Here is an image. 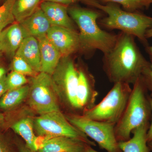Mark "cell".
I'll list each match as a JSON object with an SVG mask.
<instances>
[{"label":"cell","instance_id":"6da1fadb","mask_svg":"<svg viewBox=\"0 0 152 152\" xmlns=\"http://www.w3.org/2000/svg\"><path fill=\"white\" fill-rule=\"evenodd\" d=\"M103 69L111 83L133 85L144 70L152 65L145 58L135 41V37L121 32L110 51L104 55Z\"/></svg>","mask_w":152,"mask_h":152},{"label":"cell","instance_id":"7a4b0ae2","mask_svg":"<svg viewBox=\"0 0 152 152\" xmlns=\"http://www.w3.org/2000/svg\"><path fill=\"white\" fill-rule=\"evenodd\" d=\"M68 11L79 30L81 51L91 53L99 50L104 55L111 50L118 34L107 32L98 26L101 13L77 6L68 7Z\"/></svg>","mask_w":152,"mask_h":152},{"label":"cell","instance_id":"3957f363","mask_svg":"<svg viewBox=\"0 0 152 152\" xmlns=\"http://www.w3.org/2000/svg\"><path fill=\"white\" fill-rule=\"evenodd\" d=\"M83 1L107 15V17L98 23L101 27L107 29L119 30L137 38L145 47L148 45L145 34L148 30L152 28V17L140 13L123 10L113 3L104 5L96 0Z\"/></svg>","mask_w":152,"mask_h":152},{"label":"cell","instance_id":"277c9868","mask_svg":"<svg viewBox=\"0 0 152 152\" xmlns=\"http://www.w3.org/2000/svg\"><path fill=\"white\" fill-rule=\"evenodd\" d=\"M133 86L124 111L115 126V135L118 142L129 140L134 130L151 122L150 96L141 76Z\"/></svg>","mask_w":152,"mask_h":152},{"label":"cell","instance_id":"5b68a950","mask_svg":"<svg viewBox=\"0 0 152 152\" xmlns=\"http://www.w3.org/2000/svg\"><path fill=\"white\" fill-rule=\"evenodd\" d=\"M132 91L130 85L114 83L100 102L83 115L98 121L116 124L124 111Z\"/></svg>","mask_w":152,"mask_h":152},{"label":"cell","instance_id":"8992f818","mask_svg":"<svg viewBox=\"0 0 152 152\" xmlns=\"http://www.w3.org/2000/svg\"><path fill=\"white\" fill-rule=\"evenodd\" d=\"M28 102L31 108L39 115L61 110L58 96L51 76L39 73L31 77Z\"/></svg>","mask_w":152,"mask_h":152},{"label":"cell","instance_id":"52a82bcc","mask_svg":"<svg viewBox=\"0 0 152 152\" xmlns=\"http://www.w3.org/2000/svg\"><path fill=\"white\" fill-rule=\"evenodd\" d=\"M74 126L98 144L107 152H122L115 135V125L98 121L83 115L68 114L65 115Z\"/></svg>","mask_w":152,"mask_h":152},{"label":"cell","instance_id":"ba28073f","mask_svg":"<svg viewBox=\"0 0 152 152\" xmlns=\"http://www.w3.org/2000/svg\"><path fill=\"white\" fill-rule=\"evenodd\" d=\"M60 100L70 110L78 111L76 102L78 72L71 56L62 57L51 75Z\"/></svg>","mask_w":152,"mask_h":152},{"label":"cell","instance_id":"9c48e42d","mask_svg":"<svg viewBox=\"0 0 152 152\" xmlns=\"http://www.w3.org/2000/svg\"><path fill=\"white\" fill-rule=\"evenodd\" d=\"M34 129L37 136L50 139L66 136L80 139L91 146H96L83 133L72 124L61 110L40 115L33 120Z\"/></svg>","mask_w":152,"mask_h":152},{"label":"cell","instance_id":"30bf717a","mask_svg":"<svg viewBox=\"0 0 152 152\" xmlns=\"http://www.w3.org/2000/svg\"><path fill=\"white\" fill-rule=\"evenodd\" d=\"M78 72L76 102L78 110L82 115L96 105L99 93L96 89L95 77L88 69L83 67L77 68Z\"/></svg>","mask_w":152,"mask_h":152},{"label":"cell","instance_id":"8fae6325","mask_svg":"<svg viewBox=\"0 0 152 152\" xmlns=\"http://www.w3.org/2000/svg\"><path fill=\"white\" fill-rule=\"evenodd\" d=\"M47 37L62 57L69 56L81 50L80 35L77 31L52 26Z\"/></svg>","mask_w":152,"mask_h":152},{"label":"cell","instance_id":"7c38bea8","mask_svg":"<svg viewBox=\"0 0 152 152\" xmlns=\"http://www.w3.org/2000/svg\"><path fill=\"white\" fill-rule=\"evenodd\" d=\"M28 37L19 23H14L0 33V53L12 59L24 39Z\"/></svg>","mask_w":152,"mask_h":152},{"label":"cell","instance_id":"4fadbf2b","mask_svg":"<svg viewBox=\"0 0 152 152\" xmlns=\"http://www.w3.org/2000/svg\"><path fill=\"white\" fill-rule=\"evenodd\" d=\"M40 7L52 26L77 31V25L68 13V6L53 2L43 1Z\"/></svg>","mask_w":152,"mask_h":152},{"label":"cell","instance_id":"5bb4252c","mask_svg":"<svg viewBox=\"0 0 152 152\" xmlns=\"http://www.w3.org/2000/svg\"><path fill=\"white\" fill-rule=\"evenodd\" d=\"M90 145L80 139L60 136L48 140L38 152H84Z\"/></svg>","mask_w":152,"mask_h":152},{"label":"cell","instance_id":"9a60e30c","mask_svg":"<svg viewBox=\"0 0 152 152\" xmlns=\"http://www.w3.org/2000/svg\"><path fill=\"white\" fill-rule=\"evenodd\" d=\"M39 45L41 61V72L51 76L61 58V53L47 35L37 38Z\"/></svg>","mask_w":152,"mask_h":152},{"label":"cell","instance_id":"2e32d148","mask_svg":"<svg viewBox=\"0 0 152 152\" xmlns=\"http://www.w3.org/2000/svg\"><path fill=\"white\" fill-rule=\"evenodd\" d=\"M20 24L27 37L37 39L47 35L52 26L40 7L31 15Z\"/></svg>","mask_w":152,"mask_h":152},{"label":"cell","instance_id":"e0dca14e","mask_svg":"<svg viewBox=\"0 0 152 152\" xmlns=\"http://www.w3.org/2000/svg\"><path fill=\"white\" fill-rule=\"evenodd\" d=\"M15 55L23 58L36 72H41L40 51L37 38L33 37L25 38Z\"/></svg>","mask_w":152,"mask_h":152},{"label":"cell","instance_id":"ac0fdd59","mask_svg":"<svg viewBox=\"0 0 152 152\" xmlns=\"http://www.w3.org/2000/svg\"><path fill=\"white\" fill-rule=\"evenodd\" d=\"M150 123L144 124L132 132L133 136L126 141L118 142L122 152H151L147 141V132Z\"/></svg>","mask_w":152,"mask_h":152},{"label":"cell","instance_id":"d6986e66","mask_svg":"<svg viewBox=\"0 0 152 152\" xmlns=\"http://www.w3.org/2000/svg\"><path fill=\"white\" fill-rule=\"evenodd\" d=\"M29 89V85H26L9 90L0 98V109L7 110L15 107L28 98Z\"/></svg>","mask_w":152,"mask_h":152},{"label":"cell","instance_id":"ffe728a7","mask_svg":"<svg viewBox=\"0 0 152 152\" xmlns=\"http://www.w3.org/2000/svg\"><path fill=\"white\" fill-rule=\"evenodd\" d=\"M11 129L23 139L28 148L36 151L34 142L37 136L34 132L33 120L31 118H24L19 120L12 125Z\"/></svg>","mask_w":152,"mask_h":152},{"label":"cell","instance_id":"44dd1931","mask_svg":"<svg viewBox=\"0 0 152 152\" xmlns=\"http://www.w3.org/2000/svg\"><path fill=\"white\" fill-rule=\"evenodd\" d=\"M40 4L41 0H16L13 8L16 22L20 23L31 15Z\"/></svg>","mask_w":152,"mask_h":152},{"label":"cell","instance_id":"7402d4cb","mask_svg":"<svg viewBox=\"0 0 152 152\" xmlns=\"http://www.w3.org/2000/svg\"><path fill=\"white\" fill-rule=\"evenodd\" d=\"M16 0H6L0 6V33L15 22L13 8Z\"/></svg>","mask_w":152,"mask_h":152},{"label":"cell","instance_id":"603a6c76","mask_svg":"<svg viewBox=\"0 0 152 152\" xmlns=\"http://www.w3.org/2000/svg\"><path fill=\"white\" fill-rule=\"evenodd\" d=\"M11 69L12 71H15L25 76L33 77L38 74L24 59L17 55H15L12 59Z\"/></svg>","mask_w":152,"mask_h":152},{"label":"cell","instance_id":"cb8c5ba5","mask_svg":"<svg viewBox=\"0 0 152 152\" xmlns=\"http://www.w3.org/2000/svg\"><path fill=\"white\" fill-rule=\"evenodd\" d=\"M7 82L9 91L18 88L26 85L28 80L24 75L12 71L7 75Z\"/></svg>","mask_w":152,"mask_h":152},{"label":"cell","instance_id":"d4e9b609","mask_svg":"<svg viewBox=\"0 0 152 152\" xmlns=\"http://www.w3.org/2000/svg\"><path fill=\"white\" fill-rule=\"evenodd\" d=\"M104 1L117 3L121 5L126 10L133 12L137 9L142 7L138 0H102Z\"/></svg>","mask_w":152,"mask_h":152},{"label":"cell","instance_id":"484cf974","mask_svg":"<svg viewBox=\"0 0 152 152\" xmlns=\"http://www.w3.org/2000/svg\"><path fill=\"white\" fill-rule=\"evenodd\" d=\"M150 96L152 98V65L144 70L141 75Z\"/></svg>","mask_w":152,"mask_h":152},{"label":"cell","instance_id":"4316f807","mask_svg":"<svg viewBox=\"0 0 152 152\" xmlns=\"http://www.w3.org/2000/svg\"><path fill=\"white\" fill-rule=\"evenodd\" d=\"M0 152H14L8 142L1 136H0Z\"/></svg>","mask_w":152,"mask_h":152},{"label":"cell","instance_id":"83f0119b","mask_svg":"<svg viewBox=\"0 0 152 152\" xmlns=\"http://www.w3.org/2000/svg\"><path fill=\"white\" fill-rule=\"evenodd\" d=\"M8 91L7 82V75L0 79V98Z\"/></svg>","mask_w":152,"mask_h":152},{"label":"cell","instance_id":"f1b7e54d","mask_svg":"<svg viewBox=\"0 0 152 152\" xmlns=\"http://www.w3.org/2000/svg\"><path fill=\"white\" fill-rule=\"evenodd\" d=\"M80 1H83V0H43V1H47L53 2L58 3V4H61L68 6V7Z\"/></svg>","mask_w":152,"mask_h":152},{"label":"cell","instance_id":"f546056e","mask_svg":"<svg viewBox=\"0 0 152 152\" xmlns=\"http://www.w3.org/2000/svg\"><path fill=\"white\" fill-rule=\"evenodd\" d=\"M149 101L151 108L152 116L149 127L148 129L147 132V138L148 142L152 141V98L150 96L149 97Z\"/></svg>","mask_w":152,"mask_h":152},{"label":"cell","instance_id":"4dcf8cb0","mask_svg":"<svg viewBox=\"0 0 152 152\" xmlns=\"http://www.w3.org/2000/svg\"><path fill=\"white\" fill-rule=\"evenodd\" d=\"M18 150L19 152H38L30 149L27 146L25 143L19 142L18 144Z\"/></svg>","mask_w":152,"mask_h":152},{"label":"cell","instance_id":"1f68e13d","mask_svg":"<svg viewBox=\"0 0 152 152\" xmlns=\"http://www.w3.org/2000/svg\"><path fill=\"white\" fill-rule=\"evenodd\" d=\"M2 53H0V79H1L4 76L6 75L7 69L3 65L2 62Z\"/></svg>","mask_w":152,"mask_h":152},{"label":"cell","instance_id":"d6a6232c","mask_svg":"<svg viewBox=\"0 0 152 152\" xmlns=\"http://www.w3.org/2000/svg\"><path fill=\"white\" fill-rule=\"evenodd\" d=\"M141 7H148L152 4V0H138Z\"/></svg>","mask_w":152,"mask_h":152},{"label":"cell","instance_id":"836d02e7","mask_svg":"<svg viewBox=\"0 0 152 152\" xmlns=\"http://www.w3.org/2000/svg\"><path fill=\"white\" fill-rule=\"evenodd\" d=\"M145 48L146 52L149 57L150 62L152 64V46L148 45L145 47Z\"/></svg>","mask_w":152,"mask_h":152},{"label":"cell","instance_id":"e575fe53","mask_svg":"<svg viewBox=\"0 0 152 152\" xmlns=\"http://www.w3.org/2000/svg\"><path fill=\"white\" fill-rule=\"evenodd\" d=\"M5 124V117L3 114L0 113V131L2 130Z\"/></svg>","mask_w":152,"mask_h":152},{"label":"cell","instance_id":"d590c367","mask_svg":"<svg viewBox=\"0 0 152 152\" xmlns=\"http://www.w3.org/2000/svg\"><path fill=\"white\" fill-rule=\"evenodd\" d=\"M145 37L147 39L152 38V28L150 29L147 31L145 34Z\"/></svg>","mask_w":152,"mask_h":152},{"label":"cell","instance_id":"8d00e7d4","mask_svg":"<svg viewBox=\"0 0 152 152\" xmlns=\"http://www.w3.org/2000/svg\"><path fill=\"white\" fill-rule=\"evenodd\" d=\"M84 152H99L93 149L91 146L88 145L87 147Z\"/></svg>","mask_w":152,"mask_h":152},{"label":"cell","instance_id":"74e56055","mask_svg":"<svg viewBox=\"0 0 152 152\" xmlns=\"http://www.w3.org/2000/svg\"><path fill=\"white\" fill-rule=\"evenodd\" d=\"M148 144L150 150H151V151H152V141L148 142Z\"/></svg>","mask_w":152,"mask_h":152},{"label":"cell","instance_id":"f35d334b","mask_svg":"<svg viewBox=\"0 0 152 152\" xmlns=\"http://www.w3.org/2000/svg\"><path fill=\"white\" fill-rule=\"evenodd\" d=\"M0 1H1V0H0Z\"/></svg>","mask_w":152,"mask_h":152}]
</instances>
